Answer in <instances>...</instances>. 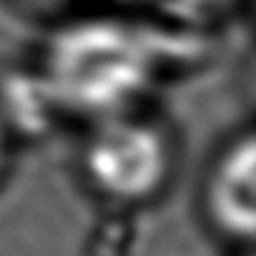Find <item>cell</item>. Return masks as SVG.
I'll return each mask as SVG.
<instances>
[{"instance_id":"cell-1","label":"cell","mask_w":256,"mask_h":256,"mask_svg":"<svg viewBox=\"0 0 256 256\" xmlns=\"http://www.w3.org/2000/svg\"><path fill=\"white\" fill-rule=\"evenodd\" d=\"M148 68V56L131 30L100 20L66 30L48 60L56 93L83 110L118 108L141 90Z\"/></svg>"},{"instance_id":"cell-2","label":"cell","mask_w":256,"mask_h":256,"mask_svg":"<svg viewBox=\"0 0 256 256\" xmlns=\"http://www.w3.org/2000/svg\"><path fill=\"white\" fill-rule=\"evenodd\" d=\"M83 166L103 196L141 201L154 196L168 178L171 148L156 126L110 118L90 136Z\"/></svg>"},{"instance_id":"cell-3","label":"cell","mask_w":256,"mask_h":256,"mask_svg":"<svg viewBox=\"0 0 256 256\" xmlns=\"http://www.w3.org/2000/svg\"><path fill=\"white\" fill-rule=\"evenodd\" d=\"M206 206L214 224L231 238H251L256 228V146L251 136L234 144L216 164Z\"/></svg>"},{"instance_id":"cell-4","label":"cell","mask_w":256,"mask_h":256,"mask_svg":"<svg viewBox=\"0 0 256 256\" xmlns=\"http://www.w3.org/2000/svg\"><path fill=\"white\" fill-rule=\"evenodd\" d=\"M3 156H6V141H3V131H0V166H3Z\"/></svg>"}]
</instances>
